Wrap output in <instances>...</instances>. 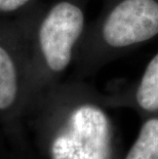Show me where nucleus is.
<instances>
[{"label": "nucleus", "instance_id": "1", "mask_svg": "<svg viewBox=\"0 0 158 159\" xmlns=\"http://www.w3.org/2000/svg\"><path fill=\"white\" fill-rule=\"evenodd\" d=\"M52 159H110V126L102 110L81 106L53 140Z\"/></svg>", "mask_w": 158, "mask_h": 159}, {"label": "nucleus", "instance_id": "6", "mask_svg": "<svg viewBox=\"0 0 158 159\" xmlns=\"http://www.w3.org/2000/svg\"><path fill=\"white\" fill-rule=\"evenodd\" d=\"M18 91L16 73L11 57L0 46V110L15 102Z\"/></svg>", "mask_w": 158, "mask_h": 159}, {"label": "nucleus", "instance_id": "3", "mask_svg": "<svg viewBox=\"0 0 158 159\" xmlns=\"http://www.w3.org/2000/svg\"><path fill=\"white\" fill-rule=\"evenodd\" d=\"M158 34V3L155 0H123L107 18L103 36L109 45L129 46Z\"/></svg>", "mask_w": 158, "mask_h": 159}, {"label": "nucleus", "instance_id": "4", "mask_svg": "<svg viewBox=\"0 0 158 159\" xmlns=\"http://www.w3.org/2000/svg\"><path fill=\"white\" fill-rule=\"evenodd\" d=\"M125 159H158V119L148 120Z\"/></svg>", "mask_w": 158, "mask_h": 159}, {"label": "nucleus", "instance_id": "5", "mask_svg": "<svg viewBox=\"0 0 158 159\" xmlns=\"http://www.w3.org/2000/svg\"><path fill=\"white\" fill-rule=\"evenodd\" d=\"M137 101L147 111L158 110V53L151 60L137 91Z\"/></svg>", "mask_w": 158, "mask_h": 159}, {"label": "nucleus", "instance_id": "7", "mask_svg": "<svg viewBox=\"0 0 158 159\" xmlns=\"http://www.w3.org/2000/svg\"><path fill=\"white\" fill-rule=\"evenodd\" d=\"M29 0H0V11H11L21 7Z\"/></svg>", "mask_w": 158, "mask_h": 159}, {"label": "nucleus", "instance_id": "2", "mask_svg": "<svg viewBox=\"0 0 158 159\" xmlns=\"http://www.w3.org/2000/svg\"><path fill=\"white\" fill-rule=\"evenodd\" d=\"M82 29L83 13L79 7L69 2L53 6L39 30L40 46L50 69L62 71L68 66Z\"/></svg>", "mask_w": 158, "mask_h": 159}]
</instances>
